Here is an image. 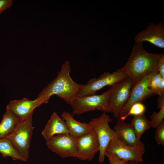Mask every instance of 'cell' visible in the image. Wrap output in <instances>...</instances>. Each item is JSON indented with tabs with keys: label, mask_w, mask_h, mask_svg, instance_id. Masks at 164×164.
Instances as JSON below:
<instances>
[{
	"label": "cell",
	"mask_w": 164,
	"mask_h": 164,
	"mask_svg": "<svg viewBox=\"0 0 164 164\" xmlns=\"http://www.w3.org/2000/svg\"><path fill=\"white\" fill-rule=\"evenodd\" d=\"M21 120L6 108V112L0 123V139L6 138L10 135Z\"/></svg>",
	"instance_id": "17"
},
{
	"label": "cell",
	"mask_w": 164,
	"mask_h": 164,
	"mask_svg": "<svg viewBox=\"0 0 164 164\" xmlns=\"http://www.w3.org/2000/svg\"><path fill=\"white\" fill-rule=\"evenodd\" d=\"M125 164H138V162L133 161H128L126 162Z\"/></svg>",
	"instance_id": "29"
},
{
	"label": "cell",
	"mask_w": 164,
	"mask_h": 164,
	"mask_svg": "<svg viewBox=\"0 0 164 164\" xmlns=\"http://www.w3.org/2000/svg\"><path fill=\"white\" fill-rule=\"evenodd\" d=\"M77 158L82 160L91 161L99 150L97 136L93 129L90 132L76 138Z\"/></svg>",
	"instance_id": "11"
},
{
	"label": "cell",
	"mask_w": 164,
	"mask_h": 164,
	"mask_svg": "<svg viewBox=\"0 0 164 164\" xmlns=\"http://www.w3.org/2000/svg\"><path fill=\"white\" fill-rule=\"evenodd\" d=\"M158 72L162 77H164V55L162 56L159 62L158 68Z\"/></svg>",
	"instance_id": "27"
},
{
	"label": "cell",
	"mask_w": 164,
	"mask_h": 164,
	"mask_svg": "<svg viewBox=\"0 0 164 164\" xmlns=\"http://www.w3.org/2000/svg\"><path fill=\"white\" fill-rule=\"evenodd\" d=\"M131 124L135 130L137 138L140 139L142 135L151 127L150 121L148 120L145 115L134 116L131 120Z\"/></svg>",
	"instance_id": "19"
},
{
	"label": "cell",
	"mask_w": 164,
	"mask_h": 164,
	"mask_svg": "<svg viewBox=\"0 0 164 164\" xmlns=\"http://www.w3.org/2000/svg\"><path fill=\"white\" fill-rule=\"evenodd\" d=\"M111 91L110 87L100 95L94 94L77 97L70 104L74 114L80 115L88 111L98 110L110 112L108 100Z\"/></svg>",
	"instance_id": "5"
},
{
	"label": "cell",
	"mask_w": 164,
	"mask_h": 164,
	"mask_svg": "<svg viewBox=\"0 0 164 164\" xmlns=\"http://www.w3.org/2000/svg\"><path fill=\"white\" fill-rule=\"evenodd\" d=\"M0 153L4 158L9 157L14 161H27L6 138L0 139Z\"/></svg>",
	"instance_id": "18"
},
{
	"label": "cell",
	"mask_w": 164,
	"mask_h": 164,
	"mask_svg": "<svg viewBox=\"0 0 164 164\" xmlns=\"http://www.w3.org/2000/svg\"><path fill=\"white\" fill-rule=\"evenodd\" d=\"M159 73H155L152 77L149 85V87L153 94V93L156 89L162 78Z\"/></svg>",
	"instance_id": "23"
},
{
	"label": "cell",
	"mask_w": 164,
	"mask_h": 164,
	"mask_svg": "<svg viewBox=\"0 0 164 164\" xmlns=\"http://www.w3.org/2000/svg\"><path fill=\"white\" fill-rule=\"evenodd\" d=\"M71 72L70 63L67 61L62 64L56 77L42 90L36 98L47 104L52 95H56L70 104L77 97L81 85L73 80Z\"/></svg>",
	"instance_id": "1"
},
{
	"label": "cell",
	"mask_w": 164,
	"mask_h": 164,
	"mask_svg": "<svg viewBox=\"0 0 164 164\" xmlns=\"http://www.w3.org/2000/svg\"><path fill=\"white\" fill-rule=\"evenodd\" d=\"M145 110V106L141 102L136 103L130 107L125 115L120 118L124 121L127 117L131 115L134 116L144 114Z\"/></svg>",
	"instance_id": "20"
},
{
	"label": "cell",
	"mask_w": 164,
	"mask_h": 164,
	"mask_svg": "<svg viewBox=\"0 0 164 164\" xmlns=\"http://www.w3.org/2000/svg\"><path fill=\"white\" fill-rule=\"evenodd\" d=\"M67 133H68V130L65 121L55 112L52 114L42 132L46 142L55 135Z\"/></svg>",
	"instance_id": "15"
},
{
	"label": "cell",
	"mask_w": 164,
	"mask_h": 164,
	"mask_svg": "<svg viewBox=\"0 0 164 164\" xmlns=\"http://www.w3.org/2000/svg\"><path fill=\"white\" fill-rule=\"evenodd\" d=\"M46 145L49 149L62 158L77 157L76 138L68 133L54 136Z\"/></svg>",
	"instance_id": "8"
},
{
	"label": "cell",
	"mask_w": 164,
	"mask_h": 164,
	"mask_svg": "<svg viewBox=\"0 0 164 164\" xmlns=\"http://www.w3.org/2000/svg\"><path fill=\"white\" fill-rule=\"evenodd\" d=\"M142 43H135L128 60L121 69L131 78L135 83L148 74L158 70L163 53H150L146 51Z\"/></svg>",
	"instance_id": "2"
},
{
	"label": "cell",
	"mask_w": 164,
	"mask_h": 164,
	"mask_svg": "<svg viewBox=\"0 0 164 164\" xmlns=\"http://www.w3.org/2000/svg\"><path fill=\"white\" fill-rule=\"evenodd\" d=\"M135 43L147 41L160 48H164V25L161 21L156 24L150 23L146 29L135 36Z\"/></svg>",
	"instance_id": "12"
},
{
	"label": "cell",
	"mask_w": 164,
	"mask_h": 164,
	"mask_svg": "<svg viewBox=\"0 0 164 164\" xmlns=\"http://www.w3.org/2000/svg\"><path fill=\"white\" fill-rule=\"evenodd\" d=\"M157 108L160 109L162 106H164V94L159 96L158 98Z\"/></svg>",
	"instance_id": "28"
},
{
	"label": "cell",
	"mask_w": 164,
	"mask_h": 164,
	"mask_svg": "<svg viewBox=\"0 0 164 164\" xmlns=\"http://www.w3.org/2000/svg\"><path fill=\"white\" fill-rule=\"evenodd\" d=\"M12 4V0H0V15L3 11L10 8Z\"/></svg>",
	"instance_id": "25"
},
{
	"label": "cell",
	"mask_w": 164,
	"mask_h": 164,
	"mask_svg": "<svg viewBox=\"0 0 164 164\" xmlns=\"http://www.w3.org/2000/svg\"><path fill=\"white\" fill-rule=\"evenodd\" d=\"M113 130L118 138L125 144L133 147H145L140 139L137 138L131 123H127L119 118L117 119Z\"/></svg>",
	"instance_id": "13"
},
{
	"label": "cell",
	"mask_w": 164,
	"mask_h": 164,
	"mask_svg": "<svg viewBox=\"0 0 164 164\" xmlns=\"http://www.w3.org/2000/svg\"><path fill=\"white\" fill-rule=\"evenodd\" d=\"M22 164V163H19V164Z\"/></svg>",
	"instance_id": "30"
},
{
	"label": "cell",
	"mask_w": 164,
	"mask_h": 164,
	"mask_svg": "<svg viewBox=\"0 0 164 164\" xmlns=\"http://www.w3.org/2000/svg\"><path fill=\"white\" fill-rule=\"evenodd\" d=\"M134 84L133 80L128 77L110 87L108 108L110 112L112 113L116 118L120 117L121 113L129 100Z\"/></svg>",
	"instance_id": "4"
},
{
	"label": "cell",
	"mask_w": 164,
	"mask_h": 164,
	"mask_svg": "<svg viewBox=\"0 0 164 164\" xmlns=\"http://www.w3.org/2000/svg\"><path fill=\"white\" fill-rule=\"evenodd\" d=\"M112 121L110 116L103 112L98 118H92L89 123L95 132L99 145L98 162L102 163L104 159L106 150L111 139L115 135L113 129L109 125Z\"/></svg>",
	"instance_id": "7"
},
{
	"label": "cell",
	"mask_w": 164,
	"mask_h": 164,
	"mask_svg": "<svg viewBox=\"0 0 164 164\" xmlns=\"http://www.w3.org/2000/svg\"><path fill=\"white\" fill-rule=\"evenodd\" d=\"M150 117L151 127L156 128L164 118V106L160 108L158 112H154Z\"/></svg>",
	"instance_id": "21"
},
{
	"label": "cell",
	"mask_w": 164,
	"mask_h": 164,
	"mask_svg": "<svg viewBox=\"0 0 164 164\" xmlns=\"http://www.w3.org/2000/svg\"><path fill=\"white\" fill-rule=\"evenodd\" d=\"M33 113L21 119L13 132L6 137L27 161L34 128L32 124Z\"/></svg>",
	"instance_id": "3"
},
{
	"label": "cell",
	"mask_w": 164,
	"mask_h": 164,
	"mask_svg": "<svg viewBox=\"0 0 164 164\" xmlns=\"http://www.w3.org/2000/svg\"><path fill=\"white\" fill-rule=\"evenodd\" d=\"M153 94L159 96L164 94V77H162L155 91Z\"/></svg>",
	"instance_id": "26"
},
{
	"label": "cell",
	"mask_w": 164,
	"mask_h": 164,
	"mask_svg": "<svg viewBox=\"0 0 164 164\" xmlns=\"http://www.w3.org/2000/svg\"><path fill=\"white\" fill-rule=\"evenodd\" d=\"M105 156L108 158L110 164H125L126 161L121 159L114 154L106 152Z\"/></svg>",
	"instance_id": "24"
},
{
	"label": "cell",
	"mask_w": 164,
	"mask_h": 164,
	"mask_svg": "<svg viewBox=\"0 0 164 164\" xmlns=\"http://www.w3.org/2000/svg\"><path fill=\"white\" fill-rule=\"evenodd\" d=\"M158 72V70L151 72L134 84L129 100L121 113L120 117L125 115L133 104L138 102L142 103L153 95L149 87V84L153 75Z\"/></svg>",
	"instance_id": "10"
},
{
	"label": "cell",
	"mask_w": 164,
	"mask_h": 164,
	"mask_svg": "<svg viewBox=\"0 0 164 164\" xmlns=\"http://www.w3.org/2000/svg\"><path fill=\"white\" fill-rule=\"evenodd\" d=\"M145 151V147H133L125 144L115 134L110 141L105 151L114 154L121 159L138 163L142 162V156Z\"/></svg>",
	"instance_id": "9"
},
{
	"label": "cell",
	"mask_w": 164,
	"mask_h": 164,
	"mask_svg": "<svg viewBox=\"0 0 164 164\" xmlns=\"http://www.w3.org/2000/svg\"><path fill=\"white\" fill-rule=\"evenodd\" d=\"M156 128L155 140L158 145H164V122L162 121Z\"/></svg>",
	"instance_id": "22"
},
{
	"label": "cell",
	"mask_w": 164,
	"mask_h": 164,
	"mask_svg": "<svg viewBox=\"0 0 164 164\" xmlns=\"http://www.w3.org/2000/svg\"><path fill=\"white\" fill-rule=\"evenodd\" d=\"M43 104L42 100L36 98L34 100H31L24 97L20 100L10 101L7 105L6 108L11 111L21 119H22L33 112L36 108Z\"/></svg>",
	"instance_id": "14"
},
{
	"label": "cell",
	"mask_w": 164,
	"mask_h": 164,
	"mask_svg": "<svg viewBox=\"0 0 164 164\" xmlns=\"http://www.w3.org/2000/svg\"><path fill=\"white\" fill-rule=\"evenodd\" d=\"M128 77L121 69L111 73L104 72L97 78L90 79L85 84H81L77 97L95 94L98 91L103 87L113 86Z\"/></svg>",
	"instance_id": "6"
},
{
	"label": "cell",
	"mask_w": 164,
	"mask_h": 164,
	"mask_svg": "<svg viewBox=\"0 0 164 164\" xmlns=\"http://www.w3.org/2000/svg\"><path fill=\"white\" fill-rule=\"evenodd\" d=\"M61 117L65 122L68 133L75 138L87 134L93 130L89 123L78 121L74 118L73 115L68 112L63 111Z\"/></svg>",
	"instance_id": "16"
}]
</instances>
